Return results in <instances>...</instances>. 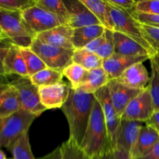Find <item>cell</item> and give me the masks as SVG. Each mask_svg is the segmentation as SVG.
<instances>
[{
    "instance_id": "22",
    "label": "cell",
    "mask_w": 159,
    "mask_h": 159,
    "mask_svg": "<svg viewBox=\"0 0 159 159\" xmlns=\"http://www.w3.org/2000/svg\"><path fill=\"white\" fill-rule=\"evenodd\" d=\"M105 30L106 28L102 25H93L74 29L71 42L75 50L85 48L90 42L103 35Z\"/></svg>"
},
{
    "instance_id": "7",
    "label": "cell",
    "mask_w": 159,
    "mask_h": 159,
    "mask_svg": "<svg viewBox=\"0 0 159 159\" xmlns=\"http://www.w3.org/2000/svg\"><path fill=\"white\" fill-rule=\"evenodd\" d=\"M1 44V75L6 77L16 75L19 77H29L20 48L6 42H2Z\"/></svg>"
},
{
    "instance_id": "31",
    "label": "cell",
    "mask_w": 159,
    "mask_h": 159,
    "mask_svg": "<svg viewBox=\"0 0 159 159\" xmlns=\"http://www.w3.org/2000/svg\"><path fill=\"white\" fill-rule=\"evenodd\" d=\"M60 147L63 159H91L81 145L72 138H68Z\"/></svg>"
},
{
    "instance_id": "30",
    "label": "cell",
    "mask_w": 159,
    "mask_h": 159,
    "mask_svg": "<svg viewBox=\"0 0 159 159\" xmlns=\"http://www.w3.org/2000/svg\"><path fill=\"white\" fill-rule=\"evenodd\" d=\"M21 54L26 63L29 77L34 75L48 67L40 57L30 48H20Z\"/></svg>"
},
{
    "instance_id": "37",
    "label": "cell",
    "mask_w": 159,
    "mask_h": 159,
    "mask_svg": "<svg viewBox=\"0 0 159 159\" xmlns=\"http://www.w3.org/2000/svg\"><path fill=\"white\" fill-rule=\"evenodd\" d=\"M131 15L138 23H141V24L159 26V15L140 13V12H134Z\"/></svg>"
},
{
    "instance_id": "43",
    "label": "cell",
    "mask_w": 159,
    "mask_h": 159,
    "mask_svg": "<svg viewBox=\"0 0 159 159\" xmlns=\"http://www.w3.org/2000/svg\"><path fill=\"white\" fill-rule=\"evenodd\" d=\"M37 159H63V157H62V153L61 150V147L56 148L53 152H51V153L48 154L45 156L41 157L40 158Z\"/></svg>"
},
{
    "instance_id": "45",
    "label": "cell",
    "mask_w": 159,
    "mask_h": 159,
    "mask_svg": "<svg viewBox=\"0 0 159 159\" xmlns=\"http://www.w3.org/2000/svg\"><path fill=\"white\" fill-rule=\"evenodd\" d=\"M0 159H8L6 158V155H5V153L2 151H1V152H0Z\"/></svg>"
},
{
    "instance_id": "17",
    "label": "cell",
    "mask_w": 159,
    "mask_h": 159,
    "mask_svg": "<svg viewBox=\"0 0 159 159\" xmlns=\"http://www.w3.org/2000/svg\"><path fill=\"white\" fill-rule=\"evenodd\" d=\"M73 31L74 29L69 25H60L57 27L38 34L37 38L43 43L52 46L75 51L71 42Z\"/></svg>"
},
{
    "instance_id": "40",
    "label": "cell",
    "mask_w": 159,
    "mask_h": 159,
    "mask_svg": "<svg viewBox=\"0 0 159 159\" xmlns=\"http://www.w3.org/2000/svg\"><path fill=\"white\" fill-rule=\"evenodd\" d=\"M104 41H105V33H104L102 36H101V37H98V38L95 39V40H93L92 42H90V43L85 47V49L90 51V52L96 54V53L98 52V51L99 50V48L102 46Z\"/></svg>"
},
{
    "instance_id": "39",
    "label": "cell",
    "mask_w": 159,
    "mask_h": 159,
    "mask_svg": "<svg viewBox=\"0 0 159 159\" xmlns=\"http://www.w3.org/2000/svg\"><path fill=\"white\" fill-rule=\"evenodd\" d=\"M99 159H135L129 154L119 149H110Z\"/></svg>"
},
{
    "instance_id": "8",
    "label": "cell",
    "mask_w": 159,
    "mask_h": 159,
    "mask_svg": "<svg viewBox=\"0 0 159 159\" xmlns=\"http://www.w3.org/2000/svg\"><path fill=\"white\" fill-rule=\"evenodd\" d=\"M9 83L18 91L22 109L38 116L46 111L47 109L40 102L39 88L31 82L30 77H19Z\"/></svg>"
},
{
    "instance_id": "42",
    "label": "cell",
    "mask_w": 159,
    "mask_h": 159,
    "mask_svg": "<svg viewBox=\"0 0 159 159\" xmlns=\"http://www.w3.org/2000/svg\"><path fill=\"white\" fill-rule=\"evenodd\" d=\"M145 124L153 127L159 134V111H155L152 117Z\"/></svg>"
},
{
    "instance_id": "10",
    "label": "cell",
    "mask_w": 159,
    "mask_h": 159,
    "mask_svg": "<svg viewBox=\"0 0 159 159\" xmlns=\"http://www.w3.org/2000/svg\"><path fill=\"white\" fill-rule=\"evenodd\" d=\"M94 95L102 107V113H103L107 131H108L110 147H111V149H113L115 148L116 135H117L118 129L120 124L121 118L118 116L113 107L107 85L96 92Z\"/></svg>"
},
{
    "instance_id": "35",
    "label": "cell",
    "mask_w": 159,
    "mask_h": 159,
    "mask_svg": "<svg viewBox=\"0 0 159 159\" xmlns=\"http://www.w3.org/2000/svg\"><path fill=\"white\" fill-rule=\"evenodd\" d=\"M144 37L152 46L156 54H159V27L140 23Z\"/></svg>"
},
{
    "instance_id": "28",
    "label": "cell",
    "mask_w": 159,
    "mask_h": 159,
    "mask_svg": "<svg viewBox=\"0 0 159 159\" xmlns=\"http://www.w3.org/2000/svg\"><path fill=\"white\" fill-rule=\"evenodd\" d=\"M7 149L12 154L13 159H36L31 150L28 133L20 137Z\"/></svg>"
},
{
    "instance_id": "2",
    "label": "cell",
    "mask_w": 159,
    "mask_h": 159,
    "mask_svg": "<svg viewBox=\"0 0 159 159\" xmlns=\"http://www.w3.org/2000/svg\"><path fill=\"white\" fill-rule=\"evenodd\" d=\"M81 147L91 159H99L111 149L102 107L97 99Z\"/></svg>"
},
{
    "instance_id": "14",
    "label": "cell",
    "mask_w": 159,
    "mask_h": 159,
    "mask_svg": "<svg viewBox=\"0 0 159 159\" xmlns=\"http://www.w3.org/2000/svg\"><path fill=\"white\" fill-rule=\"evenodd\" d=\"M68 14V25L73 29L83 26L101 25L93 12L82 2L81 0H63Z\"/></svg>"
},
{
    "instance_id": "12",
    "label": "cell",
    "mask_w": 159,
    "mask_h": 159,
    "mask_svg": "<svg viewBox=\"0 0 159 159\" xmlns=\"http://www.w3.org/2000/svg\"><path fill=\"white\" fill-rule=\"evenodd\" d=\"M71 89L70 84L64 82L39 87L40 102L47 110L61 109L68 100Z\"/></svg>"
},
{
    "instance_id": "36",
    "label": "cell",
    "mask_w": 159,
    "mask_h": 159,
    "mask_svg": "<svg viewBox=\"0 0 159 159\" xmlns=\"http://www.w3.org/2000/svg\"><path fill=\"white\" fill-rule=\"evenodd\" d=\"M135 12H140V13L159 15V0L137 1Z\"/></svg>"
},
{
    "instance_id": "21",
    "label": "cell",
    "mask_w": 159,
    "mask_h": 159,
    "mask_svg": "<svg viewBox=\"0 0 159 159\" xmlns=\"http://www.w3.org/2000/svg\"><path fill=\"white\" fill-rule=\"evenodd\" d=\"M159 142V134L156 130L148 124H144L140 130L136 145L131 156L138 158L143 156Z\"/></svg>"
},
{
    "instance_id": "16",
    "label": "cell",
    "mask_w": 159,
    "mask_h": 159,
    "mask_svg": "<svg viewBox=\"0 0 159 159\" xmlns=\"http://www.w3.org/2000/svg\"><path fill=\"white\" fill-rule=\"evenodd\" d=\"M152 58L149 56L130 57L114 54L110 58L103 61L102 68L107 71L110 81L119 78L130 66L138 63H141Z\"/></svg>"
},
{
    "instance_id": "5",
    "label": "cell",
    "mask_w": 159,
    "mask_h": 159,
    "mask_svg": "<svg viewBox=\"0 0 159 159\" xmlns=\"http://www.w3.org/2000/svg\"><path fill=\"white\" fill-rule=\"evenodd\" d=\"M110 9L115 32L121 33L135 40L145 48L153 55V57H155L156 53L144 37L140 23H138L133 16L127 11L121 10L113 7L111 5H110Z\"/></svg>"
},
{
    "instance_id": "15",
    "label": "cell",
    "mask_w": 159,
    "mask_h": 159,
    "mask_svg": "<svg viewBox=\"0 0 159 159\" xmlns=\"http://www.w3.org/2000/svg\"><path fill=\"white\" fill-rule=\"evenodd\" d=\"M110 96L115 110L120 117H122L130 101L142 92L141 89H132L123 85L116 80L110 81L107 85Z\"/></svg>"
},
{
    "instance_id": "20",
    "label": "cell",
    "mask_w": 159,
    "mask_h": 159,
    "mask_svg": "<svg viewBox=\"0 0 159 159\" xmlns=\"http://www.w3.org/2000/svg\"><path fill=\"white\" fill-rule=\"evenodd\" d=\"M0 119L22 109L18 91L10 83H2L0 87Z\"/></svg>"
},
{
    "instance_id": "19",
    "label": "cell",
    "mask_w": 159,
    "mask_h": 159,
    "mask_svg": "<svg viewBox=\"0 0 159 159\" xmlns=\"http://www.w3.org/2000/svg\"><path fill=\"white\" fill-rule=\"evenodd\" d=\"M113 36L115 44L114 51L116 54L130 57L149 56L152 58L153 57V55L145 48L128 36L115 31L113 33Z\"/></svg>"
},
{
    "instance_id": "29",
    "label": "cell",
    "mask_w": 159,
    "mask_h": 159,
    "mask_svg": "<svg viewBox=\"0 0 159 159\" xmlns=\"http://www.w3.org/2000/svg\"><path fill=\"white\" fill-rule=\"evenodd\" d=\"M88 72V70L74 62L70 64L62 71L63 75L68 79L71 87L75 90L79 89Z\"/></svg>"
},
{
    "instance_id": "1",
    "label": "cell",
    "mask_w": 159,
    "mask_h": 159,
    "mask_svg": "<svg viewBox=\"0 0 159 159\" xmlns=\"http://www.w3.org/2000/svg\"><path fill=\"white\" fill-rule=\"evenodd\" d=\"M96 96L82 90L71 89L70 95L61 111L69 127V138L81 145L89 126Z\"/></svg>"
},
{
    "instance_id": "3",
    "label": "cell",
    "mask_w": 159,
    "mask_h": 159,
    "mask_svg": "<svg viewBox=\"0 0 159 159\" xmlns=\"http://www.w3.org/2000/svg\"><path fill=\"white\" fill-rule=\"evenodd\" d=\"M37 115L20 109L16 113L0 119V145L8 148L17 139L28 133Z\"/></svg>"
},
{
    "instance_id": "9",
    "label": "cell",
    "mask_w": 159,
    "mask_h": 159,
    "mask_svg": "<svg viewBox=\"0 0 159 159\" xmlns=\"http://www.w3.org/2000/svg\"><path fill=\"white\" fill-rule=\"evenodd\" d=\"M155 112L153 101L148 86L130 101L121 119L146 123Z\"/></svg>"
},
{
    "instance_id": "41",
    "label": "cell",
    "mask_w": 159,
    "mask_h": 159,
    "mask_svg": "<svg viewBox=\"0 0 159 159\" xmlns=\"http://www.w3.org/2000/svg\"><path fill=\"white\" fill-rule=\"evenodd\" d=\"M135 159H159V142L143 156Z\"/></svg>"
},
{
    "instance_id": "11",
    "label": "cell",
    "mask_w": 159,
    "mask_h": 159,
    "mask_svg": "<svg viewBox=\"0 0 159 159\" xmlns=\"http://www.w3.org/2000/svg\"><path fill=\"white\" fill-rule=\"evenodd\" d=\"M22 16L26 24L37 36L61 25L55 15L37 5L23 11Z\"/></svg>"
},
{
    "instance_id": "23",
    "label": "cell",
    "mask_w": 159,
    "mask_h": 159,
    "mask_svg": "<svg viewBox=\"0 0 159 159\" xmlns=\"http://www.w3.org/2000/svg\"><path fill=\"white\" fill-rule=\"evenodd\" d=\"M110 82L109 76L103 68L89 71L85 80L79 89L89 94H95Z\"/></svg>"
},
{
    "instance_id": "18",
    "label": "cell",
    "mask_w": 159,
    "mask_h": 159,
    "mask_svg": "<svg viewBox=\"0 0 159 159\" xmlns=\"http://www.w3.org/2000/svg\"><path fill=\"white\" fill-rule=\"evenodd\" d=\"M115 80L130 88L142 90L149 85L151 76L141 62L130 66Z\"/></svg>"
},
{
    "instance_id": "34",
    "label": "cell",
    "mask_w": 159,
    "mask_h": 159,
    "mask_svg": "<svg viewBox=\"0 0 159 159\" xmlns=\"http://www.w3.org/2000/svg\"><path fill=\"white\" fill-rule=\"evenodd\" d=\"M114 31L106 29L105 30V41L102 46L99 48L98 52L96 53L98 56L102 60L110 58V57L115 54V44H114Z\"/></svg>"
},
{
    "instance_id": "27",
    "label": "cell",
    "mask_w": 159,
    "mask_h": 159,
    "mask_svg": "<svg viewBox=\"0 0 159 159\" xmlns=\"http://www.w3.org/2000/svg\"><path fill=\"white\" fill-rule=\"evenodd\" d=\"M63 77L62 71L47 68L30 76V79L31 82L39 88L41 86H47V85H54L62 82Z\"/></svg>"
},
{
    "instance_id": "33",
    "label": "cell",
    "mask_w": 159,
    "mask_h": 159,
    "mask_svg": "<svg viewBox=\"0 0 159 159\" xmlns=\"http://www.w3.org/2000/svg\"><path fill=\"white\" fill-rule=\"evenodd\" d=\"M36 5V0H0V9L23 12Z\"/></svg>"
},
{
    "instance_id": "47",
    "label": "cell",
    "mask_w": 159,
    "mask_h": 159,
    "mask_svg": "<svg viewBox=\"0 0 159 159\" xmlns=\"http://www.w3.org/2000/svg\"><path fill=\"white\" fill-rule=\"evenodd\" d=\"M158 27H159V26H158Z\"/></svg>"
},
{
    "instance_id": "25",
    "label": "cell",
    "mask_w": 159,
    "mask_h": 159,
    "mask_svg": "<svg viewBox=\"0 0 159 159\" xmlns=\"http://www.w3.org/2000/svg\"><path fill=\"white\" fill-rule=\"evenodd\" d=\"M72 62L81 65L88 71L102 68L103 60L96 54L87 51L85 48L76 49L74 51Z\"/></svg>"
},
{
    "instance_id": "24",
    "label": "cell",
    "mask_w": 159,
    "mask_h": 159,
    "mask_svg": "<svg viewBox=\"0 0 159 159\" xmlns=\"http://www.w3.org/2000/svg\"><path fill=\"white\" fill-rule=\"evenodd\" d=\"M106 29L114 31L110 5L102 0H81Z\"/></svg>"
},
{
    "instance_id": "6",
    "label": "cell",
    "mask_w": 159,
    "mask_h": 159,
    "mask_svg": "<svg viewBox=\"0 0 159 159\" xmlns=\"http://www.w3.org/2000/svg\"><path fill=\"white\" fill-rule=\"evenodd\" d=\"M30 48L41 58L48 68L51 69L63 71L67 66L72 63L75 51L73 50L57 48L43 43L37 37Z\"/></svg>"
},
{
    "instance_id": "32",
    "label": "cell",
    "mask_w": 159,
    "mask_h": 159,
    "mask_svg": "<svg viewBox=\"0 0 159 159\" xmlns=\"http://www.w3.org/2000/svg\"><path fill=\"white\" fill-rule=\"evenodd\" d=\"M150 61L152 74L148 88L155 111H159V68L154 58H151Z\"/></svg>"
},
{
    "instance_id": "13",
    "label": "cell",
    "mask_w": 159,
    "mask_h": 159,
    "mask_svg": "<svg viewBox=\"0 0 159 159\" xmlns=\"http://www.w3.org/2000/svg\"><path fill=\"white\" fill-rule=\"evenodd\" d=\"M143 126V122L121 119L113 149H119L131 155Z\"/></svg>"
},
{
    "instance_id": "26",
    "label": "cell",
    "mask_w": 159,
    "mask_h": 159,
    "mask_svg": "<svg viewBox=\"0 0 159 159\" xmlns=\"http://www.w3.org/2000/svg\"><path fill=\"white\" fill-rule=\"evenodd\" d=\"M36 5L55 15L61 25H68L69 14L63 0H36Z\"/></svg>"
},
{
    "instance_id": "44",
    "label": "cell",
    "mask_w": 159,
    "mask_h": 159,
    "mask_svg": "<svg viewBox=\"0 0 159 159\" xmlns=\"http://www.w3.org/2000/svg\"><path fill=\"white\" fill-rule=\"evenodd\" d=\"M152 58H154V60L155 61V62H156L157 65H158V66L159 68V54H156V55H155L154 57H152Z\"/></svg>"
},
{
    "instance_id": "38",
    "label": "cell",
    "mask_w": 159,
    "mask_h": 159,
    "mask_svg": "<svg viewBox=\"0 0 159 159\" xmlns=\"http://www.w3.org/2000/svg\"><path fill=\"white\" fill-rule=\"evenodd\" d=\"M107 2L113 7L127 11L130 14L135 12L137 1L134 0H107Z\"/></svg>"
},
{
    "instance_id": "46",
    "label": "cell",
    "mask_w": 159,
    "mask_h": 159,
    "mask_svg": "<svg viewBox=\"0 0 159 159\" xmlns=\"http://www.w3.org/2000/svg\"><path fill=\"white\" fill-rule=\"evenodd\" d=\"M8 159H13V158H8Z\"/></svg>"
},
{
    "instance_id": "4",
    "label": "cell",
    "mask_w": 159,
    "mask_h": 159,
    "mask_svg": "<svg viewBox=\"0 0 159 159\" xmlns=\"http://www.w3.org/2000/svg\"><path fill=\"white\" fill-rule=\"evenodd\" d=\"M36 38L37 34L23 20L22 12L0 9V38L11 42L20 38Z\"/></svg>"
}]
</instances>
